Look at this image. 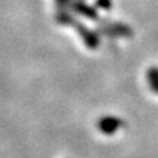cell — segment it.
<instances>
[{
	"label": "cell",
	"mask_w": 158,
	"mask_h": 158,
	"mask_svg": "<svg viewBox=\"0 0 158 158\" xmlns=\"http://www.w3.org/2000/svg\"><path fill=\"white\" fill-rule=\"evenodd\" d=\"M58 2H62V3H65V2H67V0H58Z\"/></svg>",
	"instance_id": "277c9868"
},
{
	"label": "cell",
	"mask_w": 158,
	"mask_h": 158,
	"mask_svg": "<svg viewBox=\"0 0 158 158\" xmlns=\"http://www.w3.org/2000/svg\"><path fill=\"white\" fill-rule=\"evenodd\" d=\"M78 31H79V34H81V36L83 37V40H85L86 45H87L88 48L94 49V48H96V46L99 45V40H98V37H96L94 33H91L87 28L82 27V25H78Z\"/></svg>",
	"instance_id": "7a4b0ae2"
},
{
	"label": "cell",
	"mask_w": 158,
	"mask_h": 158,
	"mask_svg": "<svg viewBox=\"0 0 158 158\" xmlns=\"http://www.w3.org/2000/svg\"><path fill=\"white\" fill-rule=\"evenodd\" d=\"M99 129H100L104 135H113L118 128H120L121 123L117 117H111V116H107V117H103L99 120Z\"/></svg>",
	"instance_id": "6da1fadb"
},
{
	"label": "cell",
	"mask_w": 158,
	"mask_h": 158,
	"mask_svg": "<svg viewBox=\"0 0 158 158\" xmlns=\"http://www.w3.org/2000/svg\"><path fill=\"white\" fill-rule=\"evenodd\" d=\"M74 9L78 12V13H81L83 15V16H86L88 19H96V12L94 11V9L91 7H88L86 6V4H83V3H74Z\"/></svg>",
	"instance_id": "3957f363"
}]
</instances>
